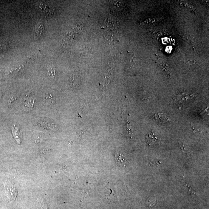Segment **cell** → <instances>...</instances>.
Wrapping results in <instances>:
<instances>
[{
	"label": "cell",
	"mask_w": 209,
	"mask_h": 209,
	"mask_svg": "<svg viewBox=\"0 0 209 209\" xmlns=\"http://www.w3.org/2000/svg\"><path fill=\"white\" fill-rule=\"evenodd\" d=\"M110 11L114 15H120L124 13V4L122 2L118 1H114L110 2Z\"/></svg>",
	"instance_id": "obj_1"
},
{
	"label": "cell",
	"mask_w": 209,
	"mask_h": 209,
	"mask_svg": "<svg viewBox=\"0 0 209 209\" xmlns=\"http://www.w3.org/2000/svg\"><path fill=\"white\" fill-rule=\"evenodd\" d=\"M157 64L162 72L167 76L171 75V68L168 64L166 63L165 61L162 59L161 60H159L158 61Z\"/></svg>",
	"instance_id": "obj_2"
},
{
	"label": "cell",
	"mask_w": 209,
	"mask_h": 209,
	"mask_svg": "<svg viewBox=\"0 0 209 209\" xmlns=\"http://www.w3.org/2000/svg\"><path fill=\"white\" fill-rule=\"evenodd\" d=\"M116 160L117 164L120 167H126L128 166V162L124 156L120 154L116 155Z\"/></svg>",
	"instance_id": "obj_3"
},
{
	"label": "cell",
	"mask_w": 209,
	"mask_h": 209,
	"mask_svg": "<svg viewBox=\"0 0 209 209\" xmlns=\"http://www.w3.org/2000/svg\"><path fill=\"white\" fill-rule=\"evenodd\" d=\"M155 119L158 120V121L160 122L162 124H166L169 121V119L168 117L165 116L163 114H155Z\"/></svg>",
	"instance_id": "obj_4"
},
{
	"label": "cell",
	"mask_w": 209,
	"mask_h": 209,
	"mask_svg": "<svg viewBox=\"0 0 209 209\" xmlns=\"http://www.w3.org/2000/svg\"><path fill=\"white\" fill-rule=\"evenodd\" d=\"M146 139L149 145L155 143L158 141V137L154 136V134L152 133H150L148 135Z\"/></svg>",
	"instance_id": "obj_5"
},
{
	"label": "cell",
	"mask_w": 209,
	"mask_h": 209,
	"mask_svg": "<svg viewBox=\"0 0 209 209\" xmlns=\"http://www.w3.org/2000/svg\"><path fill=\"white\" fill-rule=\"evenodd\" d=\"M44 26L42 23H37L35 27V31L37 35H41L42 34L44 30Z\"/></svg>",
	"instance_id": "obj_6"
},
{
	"label": "cell",
	"mask_w": 209,
	"mask_h": 209,
	"mask_svg": "<svg viewBox=\"0 0 209 209\" xmlns=\"http://www.w3.org/2000/svg\"><path fill=\"white\" fill-rule=\"evenodd\" d=\"M44 98H45V102L48 103L54 104L55 103V98L52 96L51 95H45Z\"/></svg>",
	"instance_id": "obj_7"
},
{
	"label": "cell",
	"mask_w": 209,
	"mask_h": 209,
	"mask_svg": "<svg viewBox=\"0 0 209 209\" xmlns=\"http://www.w3.org/2000/svg\"><path fill=\"white\" fill-rule=\"evenodd\" d=\"M148 205L149 206H154L155 205L157 202L156 198H151L148 199Z\"/></svg>",
	"instance_id": "obj_8"
},
{
	"label": "cell",
	"mask_w": 209,
	"mask_h": 209,
	"mask_svg": "<svg viewBox=\"0 0 209 209\" xmlns=\"http://www.w3.org/2000/svg\"><path fill=\"white\" fill-rule=\"evenodd\" d=\"M48 74L49 76L50 77H54L55 75V72L54 69L50 68L48 70Z\"/></svg>",
	"instance_id": "obj_9"
},
{
	"label": "cell",
	"mask_w": 209,
	"mask_h": 209,
	"mask_svg": "<svg viewBox=\"0 0 209 209\" xmlns=\"http://www.w3.org/2000/svg\"><path fill=\"white\" fill-rule=\"evenodd\" d=\"M6 46L4 45H1L0 44V52L3 51L6 49Z\"/></svg>",
	"instance_id": "obj_10"
},
{
	"label": "cell",
	"mask_w": 209,
	"mask_h": 209,
	"mask_svg": "<svg viewBox=\"0 0 209 209\" xmlns=\"http://www.w3.org/2000/svg\"><path fill=\"white\" fill-rule=\"evenodd\" d=\"M15 99H15V97H11V98H10V100H9V102H10V103H12V102H13V101L14 100H15Z\"/></svg>",
	"instance_id": "obj_11"
},
{
	"label": "cell",
	"mask_w": 209,
	"mask_h": 209,
	"mask_svg": "<svg viewBox=\"0 0 209 209\" xmlns=\"http://www.w3.org/2000/svg\"><path fill=\"white\" fill-rule=\"evenodd\" d=\"M172 50V47H167V49H166V51L168 53V52H169V53H170V52H171V50Z\"/></svg>",
	"instance_id": "obj_12"
}]
</instances>
